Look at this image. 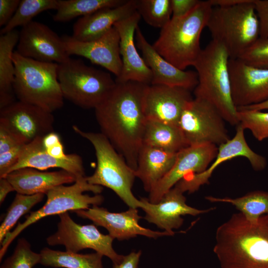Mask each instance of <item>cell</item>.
I'll list each match as a JSON object with an SVG mask.
<instances>
[{
  "mask_svg": "<svg viewBox=\"0 0 268 268\" xmlns=\"http://www.w3.org/2000/svg\"><path fill=\"white\" fill-rule=\"evenodd\" d=\"M229 59L222 45L212 40L209 42L193 66L198 78L194 94L195 97L213 105L225 122L236 127L239 122L232 97L228 67Z\"/></svg>",
  "mask_w": 268,
  "mask_h": 268,
  "instance_id": "277c9868",
  "label": "cell"
},
{
  "mask_svg": "<svg viewBox=\"0 0 268 268\" xmlns=\"http://www.w3.org/2000/svg\"><path fill=\"white\" fill-rule=\"evenodd\" d=\"M213 250L221 268H268V215L234 213L216 229Z\"/></svg>",
  "mask_w": 268,
  "mask_h": 268,
  "instance_id": "7a4b0ae2",
  "label": "cell"
},
{
  "mask_svg": "<svg viewBox=\"0 0 268 268\" xmlns=\"http://www.w3.org/2000/svg\"><path fill=\"white\" fill-rule=\"evenodd\" d=\"M4 177L9 181L17 193L26 195H46L56 187L74 183L76 180L74 175L65 170L46 172L29 167L12 171Z\"/></svg>",
  "mask_w": 268,
  "mask_h": 268,
  "instance_id": "d4e9b609",
  "label": "cell"
},
{
  "mask_svg": "<svg viewBox=\"0 0 268 268\" xmlns=\"http://www.w3.org/2000/svg\"><path fill=\"white\" fill-rule=\"evenodd\" d=\"M199 0H171L172 17L183 16L195 7Z\"/></svg>",
  "mask_w": 268,
  "mask_h": 268,
  "instance_id": "60d3db41",
  "label": "cell"
},
{
  "mask_svg": "<svg viewBox=\"0 0 268 268\" xmlns=\"http://www.w3.org/2000/svg\"><path fill=\"white\" fill-rule=\"evenodd\" d=\"M44 148L48 154L58 159H67L70 155V154H66L65 153L63 145L61 140L51 146Z\"/></svg>",
  "mask_w": 268,
  "mask_h": 268,
  "instance_id": "ee69618b",
  "label": "cell"
},
{
  "mask_svg": "<svg viewBox=\"0 0 268 268\" xmlns=\"http://www.w3.org/2000/svg\"><path fill=\"white\" fill-rule=\"evenodd\" d=\"M62 38L69 56L85 58L106 69L116 78L120 76L122 67L120 37L114 27L102 37L90 41H80L67 35Z\"/></svg>",
  "mask_w": 268,
  "mask_h": 268,
  "instance_id": "ffe728a7",
  "label": "cell"
},
{
  "mask_svg": "<svg viewBox=\"0 0 268 268\" xmlns=\"http://www.w3.org/2000/svg\"><path fill=\"white\" fill-rule=\"evenodd\" d=\"M237 109H243L248 110H268V100L255 105H249L247 106L241 107Z\"/></svg>",
  "mask_w": 268,
  "mask_h": 268,
  "instance_id": "bcb514c9",
  "label": "cell"
},
{
  "mask_svg": "<svg viewBox=\"0 0 268 268\" xmlns=\"http://www.w3.org/2000/svg\"><path fill=\"white\" fill-rule=\"evenodd\" d=\"M58 79L64 98L83 109H95L116 84L110 73L70 58L58 64Z\"/></svg>",
  "mask_w": 268,
  "mask_h": 268,
  "instance_id": "9c48e42d",
  "label": "cell"
},
{
  "mask_svg": "<svg viewBox=\"0 0 268 268\" xmlns=\"http://www.w3.org/2000/svg\"><path fill=\"white\" fill-rule=\"evenodd\" d=\"M177 153H172L142 144L138 153L136 177L142 182L144 190L149 193L171 169Z\"/></svg>",
  "mask_w": 268,
  "mask_h": 268,
  "instance_id": "484cf974",
  "label": "cell"
},
{
  "mask_svg": "<svg viewBox=\"0 0 268 268\" xmlns=\"http://www.w3.org/2000/svg\"><path fill=\"white\" fill-rule=\"evenodd\" d=\"M60 0H22L13 16L2 28L0 34L10 32L18 26L27 25L39 13L51 9L57 10Z\"/></svg>",
  "mask_w": 268,
  "mask_h": 268,
  "instance_id": "1f68e13d",
  "label": "cell"
},
{
  "mask_svg": "<svg viewBox=\"0 0 268 268\" xmlns=\"http://www.w3.org/2000/svg\"><path fill=\"white\" fill-rule=\"evenodd\" d=\"M42 138H37L24 145L17 162L10 169L8 173L25 167L41 171L58 168L71 173L76 178L85 176L83 161L80 156L71 153L67 159L55 158L46 151L43 144Z\"/></svg>",
  "mask_w": 268,
  "mask_h": 268,
  "instance_id": "cb8c5ba5",
  "label": "cell"
},
{
  "mask_svg": "<svg viewBox=\"0 0 268 268\" xmlns=\"http://www.w3.org/2000/svg\"><path fill=\"white\" fill-rule=\"evenodd\" d=\"M45 194H37L32 195L17 193L12 203L7 209L6 215L0 226V243L23 215L29 212L36 204L41 202Z\"/></svg>",
  "mask_w": 268,
  "mask_h": 268,
  "instance_id": "d6a6232c",
  "label": "cell"
},
{
  "mask_svg": "<svg viewBox=\"0 0 268 268\" xmlns=\"http://www.w3.org/2000/svg\"><path fill=\"white\" fill-rule=\"evenodd\" d=\"M13 90L18 101L53 113L64 105L58 79V64L27 58L14 51Z\"/></svg>",
  "mask_w": 268,
  "mask_h": 268,
  "instance_id": "5b68a950",
  "label": "cell"
},
{
  "mask_svg": "<svg viewBox=\"0 0 268 268\" xmlns=\"http://www.w3.org/2000/svg\"><path fill=\"white\" fill-rule=\"evenodd\" d=\"M135 38L136 46L151 70V84L180 87L190 90L195 89L198 83L196 71L181 70L165 60L148 43L138 26L136 29Z\"/></svg>",
  "mask_w": 268,
  "mask_h": 268,
  "instance_id": "7402d4cb",
  "label": "cell"
},
{
  "mask_svg": "<svg viewBox=\"0 0 268 268\" xmlns=\"http://www.w3.org/2000/svg\"><path fill=\"white\" fill-rule=\"evenodd\" d=\"M40 264L53 268H103V256L95 252L78 254L69 251H61L45 247L40 251Z\"/></svg>",
  "mask_w": 268,
  "mask_h": 268,
  "instance_id": "f1b7e54d",
  "label": "cell"
},
{
  "mask_svg": "<svg viewBox=\"0 0 268 268\" xmlns=\"http://www.w3.org/2000/svg\"><path fill=\"white\" fill-rule=\"evenodd\" d=\"M127 0H60L58 8L53 16L57 22H66L83 17L100 9L120 6Z\"/></svg>",
  "mask_w": 268,
  "mask_h": 268,
  "instance_id": "4dcf8cb0",
  "label": "cell"
},
{
  "mask_svg": "<svg viewBox=\"0 0 268 268\" xmlns=\"http://www.w3.org/2000/svg\"><path fill=\"white\" fill-rule=\"evenodd\" d=\"M244 131L240 124L238 125L234 136L218 146L216 157L205 171L185 177L174 187L183 193L186 192L188 194L193 193L197 191L201 186L208 183L213 172L221 163L238 157L247 158L254 170H264L267 165L266 158L250 147L245 139Z\"/></svg>",
  "mask_w": 268,
  "mask_h": 268,
  "instance_id": "5bb4252c",
  "label": "cell"
},
{
  "mask_svg": "<svg viewBox=\"0 0 268 268\" xmlns=\"http://www.w3.org/2000/svg\"><path fill=\"white\" fill-rule=\"evenodd\" d=\"M254 0L212 7L206 27L212 40L223 46L230 59H237L260 37Z\"/></svg>",
  "mask_w": 268,
  "mask_h": 268,
  "instance_id": "52a82bcc",
  "label": "cell"
},
{
  "mask_svg": "<svg viewBox=\"0 0 268 268\" xmlns=\"http://www.w3.org/2000/svg\"><path fill=\"white\" fill-rule=\"evenodd\" d=\"M103 190L102 186L89 184L84 176L76 178L71 185H61L50 190L46 194L45 203L37 210L30 212L23 222H18L5 236L1 244L0 261L13 240L27 227L48 216L99 205L104 201V197L100 195Z\"/></svg>",
  "mask_w": 268,
  "mask_h": 268,
  "instance_id": "ba28073f",
  "label": "cell"
},
{
  "mask_svg": "<svg viewBox=\"0 0 268 268\" xmlns=\"http://www.w3.org/2000/svg\"><path fill=\"white\" fill-rule=\"evenodd\" d=\"M237 59L255 67L268 68V38L259 37Z\"/></svg>",
  "mask_w": 268,
  "mask_h": 268,
  "instance_id": "8d00e7d4",
  "label": "cell"
},
{
  "mask_svg": "<svg viewBox=\"0 0 268 268\" xmlns=\"http://www.w3.org/2000/svg\"><path fill=\"white\" fill-rule=\"evenodd\" d=\"M19 38V31L16 29L0 37V110L16 101L13 87L15 67L12 54Z\"/></svg>",
  "mask_w": 268,
  "mask_h": 268,
  "instance_id": "4316f807",
  "label": "cell"
},
{
  "mask_svg": "<svg viewBox=\"0 0 268 268\" xmlns=\"http://www.w3.org/2000/svg\"><path fill=\"white\" fill-rule=\"evenodd\" d=\"M136 11L148 25L161 29L172 18L171 0H136Z\"/></svg>",
  "mask_w": 268,
  "mask_h": 268,
  "instance_id": "836d02e7",
  "label": "cell"
},
{
  "mask_svg": "<svg viewBox=\"0 0 268 268\" xmlns=\"http://www.w3.org/2000/svg\"><path fill=\"white\" fill-rule=\"evenodd\" d=\"M212 8L209 0H201L186 15L172 17L161 29L152 45L165 60L181 70L193 66L202 49L200 38Z\"/></svg>",
  "mask_w": 268,
  "mask_h": 268,
  "instance_id": "3957f363",
  "label": "cell"
},
{
  "mask_svg": "<svg viewBox=\"0 0 268 268\" xmlns=\"http://www.w3.org/2000/svg\"><path fill=\"white\" fill-rule=\"evenodd\" d=\"M15 51L24 57L42 62L59 64L70 58L62 37L46 25L33 20L19 31Z\"/></svg>",
  "mask_w": 268,
  "mask_h": 268,
  "instance_id": "4fadbf2b",
  "label": "cell"
},
{
  "mask_svg": "<svg viewBox=\"0 0 268 268\" xmlns=\"http://www.w3.org/2000/svg\"><path fill=\"white\" fill-rule=\"evenodd\" d=\"M228 67L232 99L237 108L268 100V68L249 66L239 59H229Z\"/></svg>",
  "mask_w": 268,
  "mask_h": 268,
  "instance_id": "e0dca14e",
  "label": "cell"
},
{
  "mask_svg": "<svg viewBox=\"0 0 268 268\" xmlns=\"http://www.w3.org/2000/svg\"><path fill=\"white\" fill-rule=\"evenodd\" d=\"M190 91L163 84L148 85L143 98L146 119L178 125L184 109L193 99Z\"/></svg>",
  "mask_w": 268,
  "mask_h": 268,
  "instance_id": "d6986e66",
  "label": "cell"
},
{
  "mask_svg": "<svg viewBox=\"0 0 268 268\" xmlns=\"http://www.w3.org/2000/svg\"><path fill=\"white\" fill-rule=\"evenodd\" d=\"M239 124L250 130L259 141L268 138V112L260 110L237 109Z\"/></svg>",
  "mask_w": 268,
  "mask_h": 268,
  "instance_id": "e575fe53",
  "label": "cell"
},
{
  "mask_svg": "<svg viewBox=\"0 0 268 268\" xmlns=\"http://www.w3.org/2000/svg\"><path fill=\"white\" fill-rule=\"evenodd\" d=\"M139 200L142 203L140 208L145 214L144 218L173 235L176 232L173 230L180 228L183 224L182 216H196L214 209V207L199 209L188 205L184 193L175 187L168 191L157 203H151L145 198Z\"/></svg>",
  "mask_w": 268,
  "mask_h": 268,
  "instance_id": "ac0fdd59",
  "label": "cell"
},
{
  "mask_svg": "<svg viewBox=\"0 0 268 268\" xmlns=\"http://www.w3.org/2000/svg\"><path fill=\"white\" fill-rule=\"evenodd\" d=\"M148 85L133 81H116L106 97L94 109L101 133L134 170L147 120L143 98Z\"/></svg>",
  "mask_w": 268,
  "mask_h": 268,
  "instance_id": "6da1fadb",
  "label": "cell"
},
{
  "mask_svg": "<svg viewBox=\"0 0 268 268\" xmlns=\"http://www.w3.org/2000/svg\"><path fill=\"white\" fill-rule=\"evenodd\" d=\"M172 153H178L188 146L177 125L147 119L143 143Z\"/></svg>",
  "mask_w": 268,
  "mask_h": 268,
  "instance_id": "83f0119b",
  "label": "cell"
},
{
  "mask_svg": "<svg viewBox=\"0 0 268 268\" xmlns=\"http://www.w3.org/2000/svg\"><path fill=\"white\" fill-rule=\"evenodd\" d=\"M98 206L93 205L88 209L72 212L82 218L92 221L95 225L104 227L112 238L119 241L135 238L138 235L153 239L174 235L165 231H153L140 226L139 221L142 217L139 215L137 208L129 207L125 211L112 212Z\"/></svg>",
  "mask_w": 268,
  "mask_h": 268,
  "instance_id": "9a60e30c",
  "label": "cell"
},
{
  "mask_svg": "<svg viewBox=\"0 0 268 268\" xmlns=\"http://www.w3.org/2000/svg\"><path fill=\"white\" fill-rule=\"evenodd\" d=\"M136 11V0H127L120 6L100 9L78 18L73 25L71 36L82 42L96 40L108 32L117 22Z\"/></svg>",
  "mask_w": 268,
  "mask_h": 268,
  "instance_id": "603a6c76",
  "label": "cell"
},
{
  "mask_svg": "<svg viewBox=\"0 0 268 268\" xmlns=\"http://www.w3.org/2000/svg\"><path fill=\"white\" fill-rule=\"evenodd\" d=\"M205 199L211 202L230 203L249 221H254L262 216L268 215V192L257 190L235 198L206 196Z\"/></svg>",
  "mask_w": 268,
  "mask_h": 268,
  "instance_id": "f546056e",
  "label": "cell"
},
{
  "mask_svg": "<svg viewBox=\"0 0 268 268\" xmlns=\"http://www.w3.org/2000/svg\"><path fill=\"white\" fill-rule=\"evenodd\" d=\"M57 231L46 239L50 246L62 245L66 251L78 253L91 249L109 258L113 264L120 263L124 255L118 254L112 246L114 238L101 233L95 224L80 225L74 221L68 212L59 215Z\"/></svg>",
  "mask_w": 268,
  "mask_h": 268,
  "instance_id": "8fae6325",
  "label": "cell"
},
{
  "mask_svg": "<svg viewBox=\"0 0 268 268\" xmlns=\"http://www.w3.org/2000/svg\"><path fill=\"white\" fill-rule=\"evenodd\" d=\"M217 152L218 146L211 144L188 146L180 150L171 169L149 193L148 201L158 202L185 177L205 171Z\"/></svg>",
  "mask_w": 268,
  "mask_h": 268,
  "instance_id": "2e32d148",
  "label": "cell"
},
{
  "mask_svg": "<svg viewBox=\"0 0 268 268\" xmlns=\"http://www.w3.org/2000/svg\"><path fill=\"white\" fill-rule=\"evenodd\" d=\"M19 144L17 139L3 127L0 126V154L7 152Z\"/></svg>",
  "mask_w": 268,
  "mask_h": 268,
  "instance_id": "b9f144b4",
  "label": "cell"
},
{
  "mask_svg": "<svg viewBox=\"0 0 268 268\" xmlns=\"http://www.w3.org/2000/svg\"><path fill=\"white\" fill-rule=\"evenodd\" d=\"M260 25V37L268 38V0H254Z\"/></svg>",
  "mask_w": 268,
  "mask_h": 268,
  "instance_id": "f35d334b",
  "label": "cell"
},
{
  "mask_svg": "<svg viewBox=\"0 0 268 268\" xmlns=\"http://www.w3.org/2000/svg\"><path fill=\"white\" fill-rule=\"evenodd\" d=\"M140 18L136 11L114 25L120 37V53L122 63L121 74L116 78V81H133L148 85L151 83V70L137 52L134 41Z\"/></svg>",
  "mask_w": 268,
  "mask_h": 268,
  "instance_id": "44dd1931",
  "label": "cell"
},
{
  "mask_svg": "<svg viewBox=\"0 0 268 268\" xmlns=\"http://www.w3.org/2000/svg\"><path fill=\"white\" fill-rule=\"evenodd\" d=\"M15 191V190L9 182L5 178H0V203H3L7 195L11 192Z\"/></svg>",
  "mask_w": 268,
  "mask_h": 268,
  "instance_id": "f6af8a7d",
  "label": "cell"
},
{
  "mask_svg": "<svg viewBox=\"0 0 268 268\" xmlns=\"http://www.w3.org/2000/svg\"><path fill=\"white\" fill-rule=\"evenodd\" d=\"M24 145H18L9 151L0 154V178L8 174L10 169L17 162Z\"/></svg>",
  "mask_w": 268,
  "mask_h": 268,
  "instance_id": "74e56055",
  "label": "cell"
},
{
  "mask_svg": "<svg viewBox=\"0 0 268 268\" xmlns=\"http://www.w3.org/2000/svg\"><path fill=\"white\" fill-rule=\"evenodd\" d=\"M225 122L213 105L194 97L184 109L178 126L188 146L211 144L219 146L230 139Z\"/></svg>",
  "mask_w": 268,
  "mask_h": 268,
  "instance_id": "30bf717a",
  "label": "cell"
},
{
  "mask_svg": "<svg viewBox=\"0 0 268 268\" xmlns=\"http://www.w3.org/2000/svg\"><path fill=\"white\" fill-rule=\"evenodd\" d=\"M54 121L52 113L20 101L0 110V126L23 144L54 132Z\"/></svg>",
  "mask_w": 268,
  "mask_h": 268,
  "instance_id": "7c38bea8",
  "label": "cell"
},
{
  "mask_svg": "<svg viewBox=\"0 0 268 268\" xmlns=\"http://www.w3.org/2000/svg\"><path fill=\"white\" fill-rule=\"evenodd\" d=\"M75 133L88 140L93 146L97 166L92 175L86 177L92 185L112 190L129 207L140 208L142 203L132 192L136 178L135 170L127 163L108 138L101 133L85 132L73 125Z\"/></svg>",
  "mask_w": 268,
  "mask_h": 268,
  "instance_id": "8992f818",
  "label": "cell"
},
{
  "mask_svg": "<svg viewBox=\"0 0 268 268\" xmlns=\"http://www.w3.org/2000/svg\"><path fill=\"white\" fill-rule=\"evenodd\" d=\"M141 251L132 252L124 256L122 260L119 263L113 264V268H137Z\"/></svg>",
  "mask_w": 268,
  "mask_h": 268,
  "instance_id": "7bdbcfd3",
  "label": "cell"
},
{
  "mask_svg": "<svg viewBox=\"0 0 268 268\" xmlns=\"http://www.w3.org/2000/svg\"><path fill=\"white\" fill-rule=\"evenodd\" d=\"M20 0H0V26L4 27L16 11Z\"/></svg>",
  "mask_w": 268,
  "mask_h": 268,
  "instance_id": "ab89813d",
  "label": "cell"
},
{
  "mask_svg": "<svg viewBox=\"0 0 268 268\" xmlns=\"http://www.w3.org/2000/svg\"><path fill=\"white\" fill-rule=\"evenodd\" d=\"M40 261V254L33 252L25 238H19L13 254L5 260L0 268H33Z\"/></svg>",
  "mask_w": 268,
  "mask_h": 268,
  "instance_id": "d590c367",
  "label": "cell"
}]
</instances>
